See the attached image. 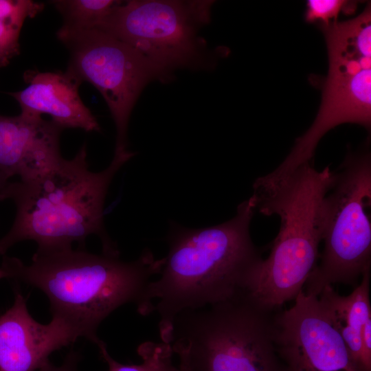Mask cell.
<instances>
[{"label":"cell","instance_id":"cell-11","mask_svg":"<svg viewBox=\"0 0 371 371\" xmlns=\"http://www.w3.org/2000/svg\"><path fill=\"white\" fill-rule=\"evenodd\" d=\"M79 337L78 330L59 317L47 324L36 321L17 285L13 304L0 315V371H36Z\"/></svg>","mask_w":371,"mask_h":371},{"label":"cell","instance_id":"cell-9","mask_svg":"<svg viewBox=\"0 0 371 371\" xmlns=\"http://www.w3.org/2000/svg\"><path fill=\"white\" fill-rule=\"evenodd\" d=\"M57 37L69 51L66 72L95 87L109 109L116 128L114 155L126 153L128 121L142 91L153 80L170 78L136 49L100 30H58Z\"/></svg>","mask_w":371,"mask_h":371},{"label":"cell","instance_id":"cell-16","mask_svg":"<svg viewBox=\"0 0 371 371\" xmlns=\"http://www.w3.org/2000/svg\"><path fill=\"white\" fill-rule=\"evenodd\" d=\"M114 0H56L52 3L63 16V31L95 29L120 3Z\"/></svg>","mask_w":371,"mask_h":371},{"label":"cell","instance_id":"cell-8","mask_svg":"<svg viewBox=\"0 0 371 371\" xmlns=\"http://www.w3.org/2000/svg\"><path fill=\"white\" fill-rule=\"evenodd\" d=\"M213 3L120 1L95 29L130 45L171 78L177 69H203L211 63L199 32L210 19Z\"/></svg>","mask_w":371,"mask_h":371},{"label":"cell","instance_id":"cell-7","mask_svg":"<svg viewBox=\"0 0 371 371\" xmlns=\"http://www.w3.org/2000/svg\"><path fill=\"white\" fill-rule=\"evenodd\" d=\"M371 155L368 142L348 153L322 209L324 249L320 263L304 284L307 295L318 296L335 283L354 284L370 270Z\"/></svg>","mask_w":371,"mask_h":371},{"label":"cell","instance_id":"cell-18","mask_svg":"<svg viewBox=\"0 0 371 371\" xmlns=\"http://www.w3.org/2000/svg\"><path fill=\"white\" fill-rule=\"evenodd\" d=\"M359 1L348 0H308L304 13V19L322 27L338 21L339 16L353 14Z\"/></svg>","mask_w":371,"mask_h":371},{"label":"cell","instance_id":"cell-14","mask_svg":"<svg viewBox=\"0 0 371 371\" xmlns=\"http://www.w3.org/2000/svg\"><path fill=\"white\" fill-rule=\"evenodd\" d=\"M370 271L362 276L360 284L348 296L338 294L331 286L317 296L333 326L343 339L352 359L362 371H371V359L365 354L362 333L371 319Z\"/></svg>","mask_w":371,"mask_h":371},{"label":"cell","instance_id":"cell-4","mask_svg":"<svg viewBox=\"0 0 371 371\" xmlns=\"http://www.w3.org/2000/svg\"><path fill=\"white\" fill-rule=\"evenodd\" d=\"M334 175L329 166L319 171L307 164L256 205V211L280 218L270 254L254 269L245 292L262 308L275 311L295 300L317 265L322 204Z\"/></svg>","mask_w":371,"mask_h":371},{"label":"cell","instance_id":"cell-19","mask_svg":"<svg viewBox=\"0 0 371 371\" xmlns=\"http://www.w3.org/2000/svg\"><path fill=\"white\" fill-rule=\"evenodd\" d=\"M79 360L80 355L75 351H71L67 355L60 366H56L49 361L36 371H78Z\"/></svg>","mask_w":371,"mask_h":371},{"label":"cell","instance_id":"cell-13","mask_svg":"<svg viewBox=\"0 0 371 371\" xmlns=\"http://www.w3.org/2000/svg\"><path fill=\"white\" fill-rule=\"evenodd\" d=\"M27 86L10 93L21 107V114L41 117L47 114L62 127L99 131L96 117L84 104L80 94V83L66 71L39 72L29 70L23 75Z\"/></svg>","mask_w":371,"mask_h":371},{"label":"cell","instance_id":"cell-10","mask_svg":"<svg viewBox=\"0 0 371 371\" xmlns=\"http://www.w3.org/2000/svg\"><path fill=\"white\" fill-rule=\"evenodd\" d=\"M275 344L284 371H362L318 297L301 291L274 315Z\"/></svg>","mask_w":371,"mask_h":371},{"label":"cell","instance_id":"cell-1","mask_svg":"<svg viewBox=\"0 0 371 371\" xmlns=\"http://www.w3.org/2000/svg\"><path fill=\"white\" fill-rule=\"evenodd\" d=\"M256 212L250 196L236 215L214 226L175 228L168 236L169 251L157 280L145 294L144 315L157 311L161 341L170 343L176 316L244 293L248 280L262 261L261 251L249 232Z\"/></svg>","mask_w":371,"mask_h":371},{"label":"cell","instance_id":"cell-5","mask_svg":"<svg viewBox=\"0 0 371 371\" xmlns=\"http://www.w3.org/2000/svg\"><path fill=\"white\" fill-rule=\"evenodd\" d=\"M275 311L245 294L186 309L175 318L170 344L188 371H284L275 344Z\"/></svg>","mask_w":371,"mask_h":371},{"label":"cell","instance_id":"cell-6","mask_svg":"<svg viewBox=\"0 0 371 371\" xmlns=\"http://www.w3.org/2000/svg\"><path fill=\"white\" fill-rule=\"evenodd\" d=\"M326 44L328 69L322 100L310 128L296 140L284 160L271 172L280 183L312 160L320 139L346 123L371 127V5L358 16L319 28Z\"/></svg>","mask_w":371,"mask_h":371},{"label":"cell","instance_id":"cell-15","mask_svg":"<svg viewBox=\"0 0 371 371\" xmlns=\"http://www.w3.org/2000/svg\"><path fill=\"white\" fill-rule=\"evenodd\" d=\"M43 9V3L32 0H0V68L19 55L20 32L25 21Z\"/></svg>","mask_w":371,"mask_h":371},{"label":"cell","instance_id":"cell-21","mask_svg":"<svg viewBox=\"0 0 371 371\" xmlns=\"http://www.w3.org/2000/svg\"><path fill=\"white\" fill-rule=\"evenodd\" d=\"M179 370L180 371H188L185 367L179 365Z\"/></svg>","mask_w":371,"mask_h":371},{"label":"cell","instance_id":"cell-3","mask_svg":"<svg viewBox=\"0 0 371 371\" xmlns=\"http://www.w3.org/2000/svg\"><path fill=\"white\" fill-rule=\"evenodd\" d=\"M114 155L100 172L89 169L85 143L71 159H62L42 175L26 181H8L0 189V201L12 200L16 215L8 232L0 238V255L24 240L37 249L85 248L91 235L100 238L102 253L119 256L117 245L104 223V205L110 184L118 170L134 155Z\"/></svg>","mask_w":371,"mask_h":371},{"label":"cell","instance_id":"cell-17","mask_svg":"<svg viewBox=\"0 0 371 371\" xmlns=\"http://www.w3.org/2000/svg\"><path fill=\"white\" fill-rule=\"evenodd\" d=\"M101 357L107 363L109 371H180L172 363L173 350L170 344L146 341L137 348L142 362L138 365H124L113 359L106 345L100 340L97 344Z\"/></svg>","mask_w":371,"mask_h":371},{"label":"cell","instance_id":"cell-2","mask_svg":"<svg viewBox=\"0 0 371 371\" xmlns=\"http://www.w3.org/2000/svg\"><path fill=\"white\" fill-rule=\"evenodd\" d=\"M164 258L145 249L133 261L78 247L37 249L30 265L3 256L0 280L36 287L47 296L52 316L74 326L95 344L102 322L120 306L133 303L142 315L150 278L159 274Z\"/></svg>","mask_w":371,"mask_h":371},{"label":"cell","instance_id":"cell-12","mask_svg":"<svg viewBox=\"0 0 371 371\" xmlns=\"http://www.w3.org/2000/svg\"><path fill=\"white\" fill-rule=\"evenodd\" d=\"M63 130L42 117L0 115V172L26 181L48 171L63 159Z\"/></svg>","mask_w":371,"mask_h":371},{"label":"cell","instance_id":"cell-20","mask_svg":"<svg viewBox=\"0 0 371 371\" xmlns=\"http://www.w3.org/2000/svg\"><path fill=\"white\" fill-rule=\"evenodd\" d=\"M10 178V177L8 175L0 172V189L5 185Z\"/></svg>","mask_w":371,"mask_h":371}]
</instances>
